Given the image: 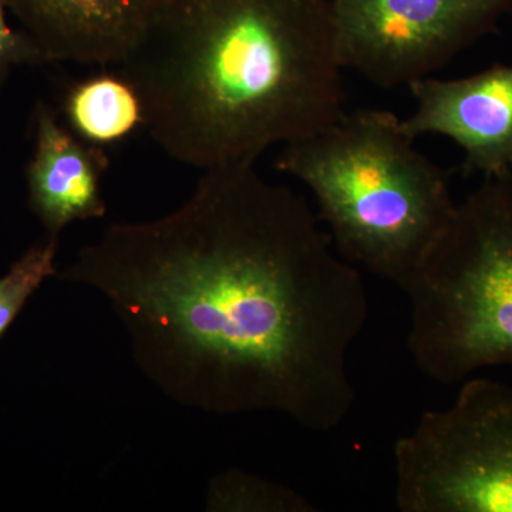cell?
Instances as JSON below:
<instances>
[{"label":"cell","instance_id":"cell-1","mask_svg":"<svg viewBox=\"0 0 512 512\" xmlns=\"http://www.w3.org/2000/svg\"><path fill=\"white\" fill-rule=\"evenodd\" d=\"M59 278L106 299L138 369L180 406L315 433L355 406L365 282L308 201L255 164L205 170L177 210L110 225Z\"/></svg>","mask_w":512,"mask_h":512},{"label":"cell","instance_id":"cell-2","mask_svg":"<svg viewBox=\"0 0 512 512\" xmlns=\"http://www.w3.org/2000/svg\"><path fill=\"white\" fill-rule=\"evenodd\" d=\"M178 163L255 164L345 113L332 0H174L119 64Z\"/></svg>","mask_w":512,"mask_h":512},{"label":"cell","instance_id":"cell-3","mask_svg":"<svg viewBox=\"0 0 512 512\" xmlns=\"http://www.w3.org/2000/svg\"><path fill=\"white\" fill-rule=\"evenodd\" d=\"M414 141L392 111H345L285 144L276 161L312 192L336 251L397 286L436 244L457 205L443 168Z\"/></svg>","mask_w":512,"mask_h":512},{"label":"cell","instance_id":"cell-4","mask_svg":"<svg viewBox=\"0 0 512 512\" xmlns=\"http://www.w3.org/2000/svg\"><path fill=\"white\" fill-rule=\"evenodd\" d=\"M407 349L434 382L512 366V171L458 202L443 234L399 286Z\"/></svg>","mask_w":512,"mask_h":512},{"label":"cell","instance_id":"cell-5","mask_svg":"<svg viewBox=\"0 0 512 512\" xmlns=\"http://www.w3.org/2000/svg\"><path fill=\"white\" fill-rule=\"evenodd\" d=\"M402 512H512V386L468 377L393 447Z\"/></svg>","mask_w":512,"mask_h":512},{"label":"cell","instance_id":"cell-6","mask_svg":"<svg viewBox=\"0 0 512 512\" xmlns=\"http://www.w3.org/2000/svg\"><path fill=\"white\" fill-rule=\"evenodd\" d=\"M511 10L512 0H332L343 69L383 89L433 76Z\"/></svg>","mask_w":512,"mask_h":512},{"label":"cell","instance_id":"cell-7","mask_svg":"<svg viewBox=\"0 0 512 512\" xmlns=\"http://www.w3.org/2000/svg\"><path fill=\"white\" fill-rule=\"evenodd\" d=\"M407 89L416 100V109L402 119L410 137L450 138L463 151L464 174L493 178L512 171L510 64L458 79L430 76Z\"/></svg>","mask_w":512,"mask_h":512},{"label":"cell","instance_id":"cell-8","mask_svg":"<svg viewBox=\"0 0 512 512\" xmlns=\"http://www.w3.org/2000/svg\"><path fill=\"white\" fill-rule=\"evenodd\" d=\"M174 0H5L46 60L120 64Z\"/></svg>","mask_w":512,"mask_h":512},{"label":"cell","instance_id":"cell-9","mask_svg":"<svg viewBox=\"0 0 512 512\" xmlns=\"http://www.w3.org/2000/svg\"><path fill=\"white\" fill-rule=\"evenodd\" d=\"M107 167L103 147L77 137L47 107L37 109L35 154L28 167L29 202L49 235L59 237L73 222L106 215L101 178Z\"/></svg>","mask_w":512,"mask_h":512},{"label":"cell","instance_id":"cell-10","mask_svg":"<svg viewBox=\"0 0 512 512\" xmlns=\"http://www.w3.org/2000/svg\"><path fill=\"white\" fill-rule=\"evenodd\" d=\"M63 109L70 130L97 147L119 143L144 127L143 101L123 73L77 82L66 93Z\"/></svg>","mask_w":512,"mask_h":512},{"label":"cell","instance_id":"cell-11","mask_svg":"<svg viewBox=\"0 0 512 512\" xmlns=\"http://www.w3.org/2000/svg\"><path fill=\"white\" fill-rule=\"evenodd\" d=\"M205 510L211 512H316L305 495L239 468L217 474L208 485Z\"/></svg>","mask_w":512,"mask_h":512},{"label":"cell","instance_id":"cell-12","mask_svg":"<svg viewBox=\"0 0 512 512\" xmlns=\"http://www.w3.org/2000/svg\"><path fill=\"white\" fill-rule=\"evenodd\" d=\"M59 237L49 235L42 244L29 249L0 278V338L8 332L33 293L56 272Z\"/></svg>","mask_w":512,"mask_h":512},{"label":"cell","instance_id":"cell-13","mask_svg":"<svg viewBox=\"0 0 512 512\" xmlns=\"http://www.w3.org/2000/svg\"><path fill=\"white\" fill-rule=\"evenodd\" d=\"M6 9L5 0H0V90L5 86L13 67L46 60L28 33H19L10 28Z\"/></svg>","mask_w":512,"mask_h":512}]
</instances>
